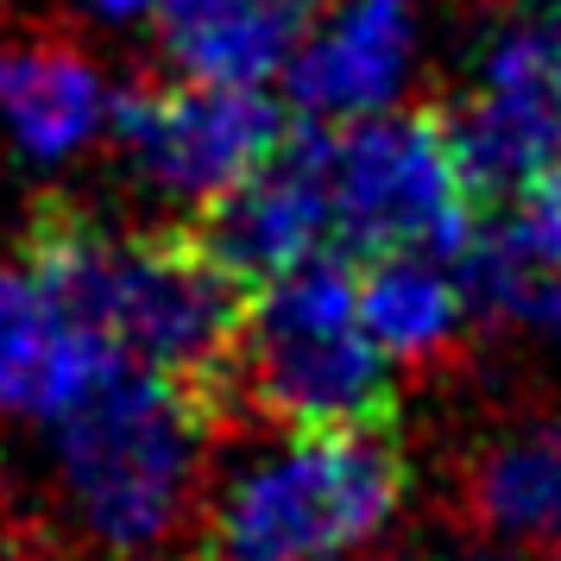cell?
<instances>
[{"label":"cell","instance_id":"10","mask_svg":"<svg viewBox=\"0 0 561 561\" xmlns=\"http://www.w3.org/2000/svg\"><path fill=\"white\" fill-rule=\"evenodd\" d=\"M416 0H341L334 20L290 57V102L322 127L379 114L404 82Z\"/></svg>","mask_w":561,"mask_h":561},{"label":"cell","instance_id":"5","mask_svg":"<svg viewBox=\"0 0 561 561\" xmlns=\"http://www.w3.org/2000/svg\"><path fill=\"white\" fill-rule=\"evenodd\" d=\"M329 208L347 259L435 253L455 259L473 240V183L460 171L448 114H366L329 127Z\"/></svg>","mask_w":561,"mask_h":561},{"label":"cell","instance_id":"15","mask_svg":"<svg viewBox=\"0 0 561 561\" xmlns=\"http://www.w3.org/2000/svg\"><path fill=\"white\" fill-rule=\"evenodd\" d=\"M505 233L524 247V259H530V265L561 272V171H549L536 190H524V196L511 203Z\"/></svg>","mask_w":561,"mask_h":561},{"label":"cell","instance_id":"3","mask_svg":"<svg viewBox=\"0 0 561 561\" xmlns=\"http://www.w3.org/2000/svg\"><path fill=\"white\" fill-rule=\"evenodd\" d=\"M404 455L385 423L284 430L278 448L233 467L208 505L215 561H329L391 524Z\"/></svg>","mask_w":561,"mask_h":561},{"label":"cell","instance_id":"13","mask_svg":"<svg viewBox=\"0 0 561 561\" xmlns=\"http://www.w3.org/2000/svg\"><path fill=\"white\" fill-rule=\"evenodd\" d=\"M473 517L517 549L561 556V423L499 435L467 480Z\"/></svg>","mask_w":561,"mask_h":561},{"label":"cell","instance_id":"8","mask_svg":"<svg viewBox=\"0 0 561 561\" xmlns=\"http://www.w3.org/2000/svg\"><path fill=\"white\" fill-rule=\"evenodd\" d=\"M322 152H329V127L290 133L253 178L208 203L196 233L240 284H272L284 272H297L304 259L329 253L334 208Z\"/></svg>","mask_w":561,"mask_h":561},{"label":"cell","instance_id":"12","mask_svg":"<svg viewBox=\"0 0 561 561\" xmlns=\"http://www.w3.org/2000/svg\"><path fill=\"white\" fill-rule=\"evenodd\" d=\"M107 121L95 64L70 45H7L0 51V127L32 158L82 152Z\"/></svg>","mask_w":561,"mask_h":561},{"label":"cell","instance_id":"14","mask_svg":"<svg viewBox=\"0 0 561 561\" xmlns=\"http://www.w3.org/2000/svg\"><path fill=\"white\" fill-rule=\"evenodd\" d=\"M359 316L391 359H435L460 341L467 290L435 265V253H385L359 272Z\"/></svg>","mask_w":561,"mask_h":561},{"label":"cell","instance_id":"11","mask_svg":"<svg viewBox=\"0 0 561 561\" xmlns=\"http://www.w3.org/2000/svg\"><path fill=\"white\" fill-rule=\"evenodd\" d=\"M316 0H164V51L183 77L247 82L290 70Z\"/></svg>","mask_w":561,"mask_h":561},{"label":"cell","instance_id":"2","mask_svg":"<svg viewBox=\"0 0 561 561\" xmlns=\"http://www.w3.org/2000/svg\"><path fill=\"white\" fill-rule=\"evenodd\" d=\"M208 423H215V391L114 359L57 416V467L82 524L107 549L158 542L190 505Z\"/></svg>","mask_w":561,"mask_h":561},{"label":"cell","instance_id":"7","mask_svg":"<svg viewBox=\"0 0 561 561\" xmlns=\"http://www.w3.org/2000/svg\"><path fill=\"white\" fill-rule=\"evenodd\" d=\"M448 133L480 203H517L561 171V26L499 32Z\"/></svg>","mask_w":561,"mask_h":561},{"label":"cell","instance_id":"16","mask_svg":"<svg viewBox=\"0 0 561 561\" xmlns=\"http://www.w3.org/2000/svg\"><path fill=\"white\" fill-rule=\"evenodd\" d=\"M517 316H530L536 329L561 334V272H536L524 284V297H517Z\"/></svg>","mask_w":561,"mask_h":561},{"label":"cell","instance_id":"6","mask_svg":"<svg viewBox=\"0 0 561 561\" xmlns=\"http://www.w3.org/2000/svg\"><path fill=\"white\" fill-rule=\"evenodd\" d=\"M114 133L133 164L171 196L215 203L278 152L290 127L284 107L247 82H139L114 102Z\"/></svg>","mask_w":561,"mask_h":561},{"label":"cell","instance_id":"17","mask_svg":"<svg viewBox=\"0 0 561 561\" xmlns=\"http://www.w3.org/2000/svg\"><path fill=\"white\" fill-rule=\"evenodd\" d=\"M95 7H102L107 20H146V13L164 7V0H95Z\"/></svg>","mask_w":561,"mask_h":561},{"label":"cell","instance_id":"18","mask_svg":"<svg viewBox=\"0 0 561 561\" xmlns=\"http://www.w3.org/2000/svg\"><path fill=\"white\" fill-rule=\"evenodd\" d=\"M536 7H561V0H536Z\"/></svg>","mask_w":561,"mask_h":561},{"label":"cell","instance_id":"9","mask_svg":"<svg viewBox=\"0 0 561 561\" xmlns=\"http://www.w3.org/2000/svg\"><path fill=\"white\" fill-rule=\"evenodd\" d=\"M114 347L32 265H0V404L57 423L114 366Z\"/></svg>","mask_w":561,"mask_h":561},{"label":"cell","instance_id":"1","mask_svg":"<svg viewBox=\"0 0 561 561\" xmlns=\"http://www.w3.org/2000/svg\"><path fill=\"white\" fill-rule=\"evenodd\" d=\"M26 265L133 366L215 391L247 329V284L203 247V233H121L77 208H38Z\"/></svg>","mask_w":561,"mask_h":561},{"label":"cell","instance_id":"19","mask_svg":"<svg viewBox=\"0 0 561 561\" xmlns=\"http://www.w3.org/2000/svg\"><path fill=\"white\" fill-rule=\"evenodd\" d=\"M329 561H334V556H329Z\"/></svg>","mask_w":561,"mask_h":561},{"label":"cell","instance_id":"4","mask_svg":"<svg viewBox=\"0 0 561 561\" xmlns=\"http://www.w3.org/2000/svg\"><path fill=\"white\" fill-rule=\"evenodd\" d=\"M233 373L259 416L278 430H347L385 423L391 410V354L359 316V272L347 253H316L297 272L259 284Z\"/></svg>","mask_w":561,"mask_h":561}]
</instances>
